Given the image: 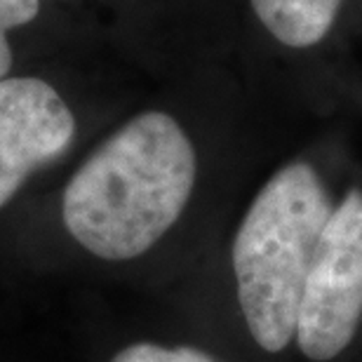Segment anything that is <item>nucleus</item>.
Here are the masks:
<instances>
[{
	"label": "nucleus",
	"mask_w": 362,
	"mask_h": 362,
	"mask_svg": "<svg viewBox=\"0 0 362 362\" xmlns=\"http://www.w3.org/2000/svg\"><path fill=\"white\" fill-rule=\"evenodd\" d=\"M195 170V148L172 115H136L71 177L62 202L64 226L106 262L141 257L186 209Z\"/></svg>",
	"instance_id": "f257e3e1"
},
{
	"label": "nucleus",
	"mask_w": 362,
	"mask_h": 362,
	"mask_svg": "<svg viewBox=\"0 0 362 362\" xmlns=\"http://www.w3.org/2000/svg\"><path fill=\"white\" fill-rule=\"evenodd\" d=\"M332 209L315 168L292 163L266 181L238 228V301L264 351L280 353L296 337L308 271Z\"/></svg>",
	"instance_id": "f03ea898"
},
{
	"label": "nucleus",
	"mask_w": 362,
	"mask_h": 362,
	"mask_svg": "<svg viewBox=\"0 0 362 362\" xmlns=\"http://www.w3.org/2000/svg\"><path fill=\"white\" fill-rule=\"evenodd\" d=\"M362 320V191L334 205L303 289L296 344L308 360L327 362L349 349Z\"/></svg>",
	"instance_id": "7ed1b4c3"
},
{
	"label": "nucleus",
	"mask_w": 362,
	"mask_h": 362,
	"mask_svg": "<svg viewBox=\"0 0 362 362\" xmlns=\"http://www.w3.org/2000/svg\"><path fill=\"white\" fill-rule=\"evenodd\" d=\"M76 120L40 78H0V209L35 170L69 151Z\"/></svg>",
	"instance_id": "20e7f679"
},
{
	"label": "nucleus",
	"mask_w": 362,
	"mask_h": 362,
	"mask_svg": "<svg viewBox=\"0 0 362 362\" xmlns=\"http://www.w3.org/2000/svg\"><path fill=\"white\" fill-rule=\"evenodd\" d=\"M259 21L287 47H313L329 33L341 0H250Z\"/></svg>",
	"instance_id": "39448f33"
},
{
	"label": "nucleus",
	"mask_w": 362,
	"mask_h": 362,
	"mask_svg": "<svg viewBox=\"0 0 362 362\" xmlns=\"http://www.w3.org/2000/svg\"><path fill=\"white\" fill-rule=\"evenodd\" d=\"M111 362H219L209 353L193 349V346H177V349H165V346L139 341L132 344L120 353H115Z\"/></svg>",
	"instance_id": "423d86ee"
},
{
	"label": "nucleus",
	"mask_w": 362,
	"mask_h": 362,
	"mask_svg": "<svg viewBox=\"0 0 362 362\" xmlns=\"http://www.w3.org/2000/svg\"><path fill=\"white\" fill-rule=\"evenodd\" d=\"M40 12V0H0V78L12 69V47L7 31L33 21Z\"/></svg>",
	"instance_id": "0eeeda50"
}]
</instances>
